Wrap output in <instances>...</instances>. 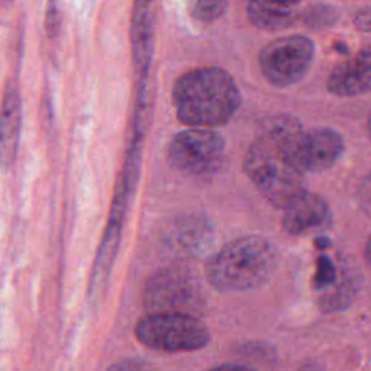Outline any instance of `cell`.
Masks as SVG:
<instances>
[{"label":"cell","instance_id":"52a82bcc","mask_svg":"<svg viewBox=\"0 0 371 371\" xmlns=\"http://www.w3.org/2000/svg\"><path fill=\"white\" fill-rule=\"evenodd\" d=\"M315 60V44L304 35H287L267 44L260 53V69L274 87L297 85L309 73Z\"/></svg>","mask_w":371,"mask_h":371},{"label":"cell","instance_id":"5bb4252c","mask_svg":"<svg viewBox=\"0 0 371 371\" xmlns=\"http://www.w3.org/2000/svg\"><path fill=\"white\" fill-rule=\"evenodd\" d=\"M303 0H247L250 22L263 31L293 26L299 19Z\"/></svg>","mask_w":371,"mask_h":371},{"label":"cell","instance_id":"3957f363","mask_svg":"<svg viewBox=\"0 0 371 371\" xmlns=\"http://www.w3.org/2000/svg\"><path fill=\"white\" fill-rule=\"evenodd\" d=\"M279 267V251L260 235L239 236L205 263L207 283L218 292L243 293L267 284Z\"/></svg>","mask_w":371,"mask_h":371},{"label":"cell","instance_id":"ba28073f","mask_svg":"<svg viewBox=\"0 0 371 371\" xmlns=\"http://www.w3.org/2000/svg\"><path fill=\"white\" fill-rule=\"evenodd\" d=\"M345 151L343 135L332 128L303 129L296 145V158L304 174L334 167Z\"/></svg>","mask_w":371,"mask_h":371},{"label":"cell","instance_id":"7a4b0ae2","mask_svg":"<svg viewBox=\"0 0 371 371\" xmlns=\"http://www.w3.org/2000/svg\"><path fill=\"white\" fill-rule=\"evenodd\" d=\"M171 98L177 119L189 128L203 129L227 125L243 102L234 77L219 67L184 73L175 80Z\"/></svg>","mask_w":371,"mask_h":371},{"label":"cell","instance_id":"8992f818","mask_svg":"<svg viewBox=\"0 0 371 371\" xmlns=\"http://www.w3.org/2000/svg\"><path fill=\"white\" fill-rule=\"evenodd\" d=\"M169 164L187 177H209L219 171L225 158V141L214 129L189 128L169 145Z\"/></svg>","mask_w":371,"mask_h":371},{"label":"cell","instance_id":"277c9868","mask_svg":"<svg viewBox=\"0 0 371 371\" xmlns=\"http://www.w3.org/2000/svg\"><path fill=\"white\" fill-rule=\"evenodd\" d=\"M148 313H187L198 316L205 306L203 287L190 268L171 266L157 270L142 293Z\"/></svg>","mask_w":371,"mask_h":371},{"label":"cell","instance_id":"ffe728a7","mask_svg":"<svg viewBox=\"0 0 371 371\" xmlns=\"http://www.w3.org/2000/svg\"><path fill=\"white\" fill-rule=\"evenodd\" d=\"M319 10H320V12L318 13L316 9H311L309 13L306 15L304 21L308 22L311 26H316V25H319V22H320L322 26H324V25H327L328 21H329V22L335 21V13H334V10H332L331 8L320 6Z\"/></svg>","mask_w":371,"mask_h":371},{"label":"cell","instance_id":"6da1fadb","mask_svg":"<svg viewBox=\"0 0 371 371\" xmlns=\"http://www.w3.org/2000/svg\"><path fill=\"white\" fill-rule=\"evenodd\" d=\"M303 131L292 115L268 118L244 157V171L261 195L284 211L308 191L306 174L296 158L297 139Z\"/></svg>","mask_w":371,"mask_h":371},{"label":"cell","instance_id":"603a6c76","mask_svg":"<svg viewBox=\"0 0 371 371\" xmlns=\"http://www.w3.org/2000/svg\"><path fill=\"white\" fill-rule=\"evenodd\" d=\"M0 2H2L5 6H10L15 2V0H0Z\"/></svg>","mask_w":371,"mask_h":371},{"label":"cell","instance_id":"5b68a950","mask_svg":"<svg viewBox=\"0 0 371 371\" xmlns=\"http://www.w3.org/2000/svg\"><path fill=\"white\" fill-rule=\"evenodd\" d=\"M137 340L154 351L193 352L211 343L203 322L187 313H147L135 327Z\"/></svg>","mask_w":371,"mask_h":371},{"label":"cell","instance_id":"ac0fdd59","mask_svg":"<svg viewBox=\"0 0 371 371\" xmlns=\"http://www.w3.org/2000/svg\"><path fill=\"white\" fill-rule=\"evenodd\" d=\"M60 10H58V3L57 0H50L46 9V19H45V28H46V34L51 38L55 37L60 31Z\"/></svg>","mask_w":371,"mask_h":371},{"label":"cell","instance_id":"9c48e42d","mask_svg":"<svg viewBox=\"0 0 371 371\" xmlns=\"http://www.w3.org/2000/svg\"><path fill=\"white\" fill-rule=\"evenodd\" d=\"M123 215H125V198L122 193H118L114 209H112L106 232L103 235V241L98 250V254H96V260L93 264V271L87 292L89 302L92 304H96L102 300L105 290L107 287L112 267H114L115 257L119 248Z\"/></svg>","mask_w":371,"mask_h":371},{"label":"cell","instance_id":"9a60e30c","mask_svg":"<svg viewBox=\"0 0 371 371\" xmlns=\"http://www.w3.org/2000/svg\"><path fill=\"white\" fill-rule=\"evenodd\" d=\"M151 6L153 0H138L137 13H135V25L134 32V44L135 54L138 62L145 66V62L150 60V38H151Z\"/></svg>","mask_w":371,"mask_h":371},{"label":"cell","instance_id":"4fadbf2b","mask_svg":"<svg viewBox=\"0 0 371 371\" xmlns=\"http://www.w3.org/2000/svg\"><path fill=\"white\" fill-rule=\"evenodd\" d=\"M363 273L350 260L336 264V277L331 286L320 290L316 299L318 308L324 313L343 312L356 302L361 292Z\"/></svg>","mask_w":371,"mask_h":371},{"label":"cell","instance_id":"7402d4cb","mask_svg":"<svg viewBox=\"0 0 371 371\" xmlns=\"http://www.w3.org/2000/svg\"><path fill=\"white\" fill-rule=\"evenodd\" d=\"M206 371H254V370L245 365H239V364H222L214 368H209Z\"/></svg>","mask_w":371,"mask_h":371},{"label":"cell","instance_id":"d6986e66","mask_svg":"<svg viewBox=\"0 0 371 371\" xmlns=\"http://www.w3.org/2000/svg\"><path fill=\"white\" fill-rule=\"evenodd\" d=\"M107 371H158L154 365L142 360H121L112 364Z\"/></svg>","mask_w":371,"mask_h":371},{"label":"cell","instance_id":"2e32d148","mask_svg":"<svg viewBox=\"0 0 371 371\" xmlns=\"http://www.w3.org/2000/svg\"><path fill=\"white\" fill-rule=\"evenodd\" d=\"M228 0H189L190 16L200 24H212L221 19L228 10Z\"/></svg>","mask_w":371,"mask_h":371},{"label":"cell","instance_id":"7c38bea8","mask_svg":"<svg viewBox=\"0 0 371 371\" xmlns=\"http://www.w3.org/2000/svg\"><path fill=\"white\" fill-rule=\"evenodd\" d=\"M283 212V230L295 236L325 228L331 222V209L327 200L311 191H306Z\"/></svg>","mask_w":371,"mask_h":371},{"label":"cell","instance_id":"30bf717a","mask_svg":"<svg viewBox=\"0 0 371 371\" xmlns=\"http://www.w3.org/2000/svg\"><path fill=\"white\" fill-rule=\"evenodd\" d=\"M22 129V99L16 80L6 85L0 109V167L9 170L16 161Z\"/></svg>","mask_w":371,"mask_h":371},{"label":"cell","instance_id":"8fae6325","mask_svg":"<svg viewBox=\"0 0 371 371\" xmlns=\"http://www.w3.org/2000/svg\"><path fill=\"white\" fill-rule=\"evenodd\" d=\"M328 90L338 98H357L371 87V48L367 45L352 58L338 64L328 77Z\"/></svg>","mask_w":371,"mask_h":371},{"label":"cell","instance_id":"44dd1931","mask_svg":"<svg viewBox=\"0 0 371 371\" xmlns=\"http://www.w3.org/2000/svg\"><path fill=\"white\" fill-rule=\"evenodd\" d=\"M354 24H356V28L359 31L370 32V28H371V13H370V8L368 6H365L364 9H361L356 15V19H354Z\"/></svg>","mask_w":371,"mask_h":371},{"label":"cell","instance_id":"e0dca14e","mask_svg":"<svg viewBox=\"0 0 371 371\" xmlns=\"http://www.w3.org/2000/svg\"><path fill=\"white\" fill-rule=\"evenodd\" d=\"M336 277V263H334L331 258L322 257L318 264V271L313 279V287L318 292L327 288L332 284Z\"/></svg>","mask_w":371,"mask_h":371}]
</instances>
